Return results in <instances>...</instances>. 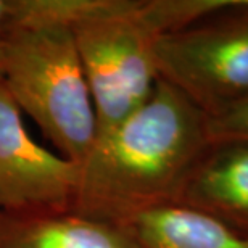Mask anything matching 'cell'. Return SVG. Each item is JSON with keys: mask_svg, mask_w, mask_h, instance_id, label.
Wrapping results in <instances>:
<instances>
[{"mask_svg": "<svg viewBox=\"0 0 248 248\" xmlns=\"http://www.w3.org/2000/svg\"><path fill=\"white\" fill-rule=\"evenodd\" d=\"M179 205L205 213L248 239V142H211Z\"/></svg>", "mask_w": 248, "mask_h": 248, "instance_id": "cell-6", "label": "cell"}, {"mask_svg": "<svg viewBox=\"0 0 248 248\" xmlns=\"http://www.w3.org/2000/svg\"><path fill=\"white\" fill-rule=\"evenodd\" d=\"M208 132L211 142H248V97L216 115L208 116Z\"/></svg>", "mask_w": 248, "mask_h": 248, "instance_id": "cell-9", "label": "cell"}, {"mask_svg": "<svg viewBox=\"0 0 248 248\" xmlns=\"http://www.w3.org/2000/svg\"><path fill=\"white\" fill-rule=\"evenodd\" d=\"M210 145L208 116L158 79L145 103L95 140L74 203L79 213L127 227L142 213L179 203Z\"/></svg>", "mask_w": 248, "mask_h": 248, "instance_id": "cell-1", "label": "cell"}, {"mask_svg": "<svg viewBox=\"0 0 248 248\" xmlns=\"http://www.w3.org/2000/svg\"><path fill=\"white\" fill-rule=\"evenodd\" d=\"M7 15H8V0H0V62H2V44L7 31Z\"/></svg>", "mask_w": 248, "mask_h": 248, "instance_id": "cell-10", "label": "cell"}, {"mask_svg": "<svg viewBox=\"0 0 248 248\" xmlns=\"http://www.w3.org/2000/svg\"><path fill=\"white\" fill-rule=\"evenodd\" d=\"M237 0H102L71 28L97 116V139L148 100L158 79L156 44Z\"/></svg>", "mask_w": 248, "mask_h": 248, "instance_id": "cell-2", "label": "cell"}, {"mask_svg": "<svg viewBox=\"0 0 248 248\" xmlns=\"http://www.w3.org/2000/svg\"><path fill=\"white\" fill-rule=\"evenodd\" d=\"M0 248H140L126 226L71 213L32 217L0 231Z\"/></svg>", "mask_w": 248, "mask_h": 248, "instance_id": "cell-7", "label": "cell"}, {"mask_svg": "<svg viewBox=\"0 0 248 248\" xmlns=\"http://www.w3.org/2000/svg\"><path fill=\"white\" fill-rule=\"evenodd\" d=\"M81 166L34 142L21 111L0 86V206L62 208L74 202Z\"/></svg>", "mask_w": 248, "mask_h": 248, "instance_id": "cell-5", "label": "cell"}, {"mask_svg": "<svg viewBox=\"0 0 248 248\" xmlns=\"http://www.w3.org/2000/svg\"><path fill=\"white\" fill-rule=\"evenodd\" d=\"M158 76L206 116L248 97V0L156 44Z\"/></svg>", "mask_w": 248, "mask_h": 248, "instance_id": "cell-4", "label": "cell"}, {"mask_svg": "<svg viewBox=\"0 0 248 248\" xmlns=\"http://www.w3.org/2000/svg\"><path fill=\"white\" fill-rule=\"evenodd\" d=\"M0 86L62 156L79 166L86 161L97 140V116L71 29H7Z\"/></svg>", "mask_w": 248, "mask_h": 248, "instance_id": "cell-3", "label": "cell"}, {"mask_svg": "<svg viewBox=\"0 0 248 248\" xmlns=\"http://www.w3.org/2000/svg\"><path fill=\"white\" fill-rule=\"evenodd\" d=\"M140 248H248V239L186 205L145 211L127 226Z\"/></svg>", "mask_w": 248, "mask_h": 248, "instance_id": "cell-8", "label": "cell"}]
</instances>
